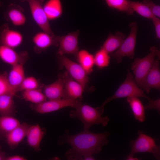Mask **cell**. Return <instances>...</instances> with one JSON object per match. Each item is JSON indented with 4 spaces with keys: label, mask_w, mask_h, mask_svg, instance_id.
Listing matches in <instances>:
<instances>
[{
    "label": "cell",
    "mask_w": 160,
    "mask_h": 160,
    "mask_svg": "<svg viewBox=\"0 0 160 160\" xmlns=\"http://www.w3.org/2000/svg\"><path fill=\"white\" fill-rule=\"evenodd\" d=\"M110 135L107 131L95 133L84 130L75 135H70L66 130L61 136L59 143H67L71 147L65 153L67 159L83 160L86 156L99 153L103 147L108 144Z\"/></svg>",
    "instance_id": "obj_1"
},
{
    "label": "cell",
    "mask_w": 160,
    "mask_h": 160,
    "mask_svg": "<svg viewBox=\"0 0 160 160\" xmlns=\"http://www.w3.org/2000/svg\"><path fill=\"white\" fill-rule=\"evenodd\" d=\"M70 111V117L79 120L82 123L84 130H88L93 125L100 124L103 127L108 124L109 119L108 116L103 117L98 109L80 102Z\"/></svg>",
    "instance_id": "obj_2"
},
{
    "label": "cell",
    "mask_w": 160,
    "mask_h": 160,
    "mask_svg": "<svg viewBox=\"0 0 160 160\" xmlns=\"http://www.w3.org/2000/svg\"><path fill=\"white\" fill-rule=\"evenodd\" d=\"M132 97H143L148 100L149 101L152 100L145 95L143 90L137 85L132 74L128 69L125 80L114 93L111 97L105 99L101 105L97 107L103 113L105 105L109 102L115 99Z\"/></svg>",
    "instance_id": "obj_3"
},
{
    "label": "cell",
    "mask_w": 160,
    "mask_h": 160,
    "mask_svg": "<svg viewBox=\"0 0 160 160\" xmlns=\"http://www.w3.org/2000/svg\"><path fill=\"white\" fill-rule=\"evenodd\" d=\"M150 52L142 58H136L132 64L131 68L137 85L141 88L143 80L151 68L155 57L160 59V51L155 47H151Z\"/></svg>",
    "instance_id": "obj_4"
},
{
    "label": "cell",
    "mask_w": 160,
    "mask_h": 160,
    "mask_svg": "<svg viewBox=\"0 0 160 160\" xmlns=\"http://www.w3.org/2000/svg\"><path fill=\"white\" fill-rule=\"evenodd\" d=\"M137 138L135 140L130 141L131 152L128 156H133L137 153L140 152L150 153L159 160L160 157L159 147L155 143V140L150 136L138 131Z\"/></svg>",
    "instance_id": "obj_5"
},
{
    "label": "cell",
    "mask_w": 160,
    "mask_h": 160,
    "mask_svg": "<svg viewBox=\"0 0 160 160\" xmlns=\"http://www.w3.org/2000/svg\"><path fill=\"white\" fill-rule=\"evenodd\" d=\"M129 26L130 29L129 36L125 39L116 51L111 53V56L119 63L121 62L124 57H127L132 59L134 56L138 25L136 22H132L129 24Z\"/></svg>",
    "instance_id": "obj_6"
},
{
    "label": "cell",
    "mask_w": 160,
    "mask_h": 160,
    "mask_svg": "<svg viewBox=\"0 0 160 160\" xmlns=\"http://www.w3.org/2000/svg\"><path fill=\"white\" fill-rule=\"evenodd\" d=\"M21 1L28 3L33 20L42 31L55 36L43 9L44 0H22Z\"/></svg>",
    "instance_id": "obj_7"
},
{
    "label": "cell",
    "mask_w": 160,
    "mask_h": 160,
    "mask_svg": "<svg viewBox=\"0 0 160 160\" xmlns=\"http://www.w3.org/2000/svg\"><path fill=\"white\" fill-rule=\"evenodd\" d=\"M59 61L69 75L85 89L88 81L87 73L82 67L64 55H58Z\"/></svg>",
    "instance_id": "obj_8"
},
{
    "label": "cell",
    "mask_w": 160,
    "mask_h": 160,
    "mask_svg": "<svg viewBox=\"0 0 160 160\" xmlns=\"http://www.w3.org/2000/svg\"><path fill=\"white\" fill-rule=\"evenodd\" d=\"M60 75L64 84L62 98L80 101L84 89V87L73 79L67 71Z\"/></svg>",
    "instance_id": "obj_9"
},
{
    "label": "cell",
    "mask_w": 160,
    "mask_h": 160,
    "mask_svg": "<svg viewBox=\"0 0 160 160\" xmlns=\"http://www.w3.org/2000/svg\"><path fill=\"white\" fill-rule=\"evenodd\" d=\"M80 101L62 98L45 101L34 105V109L38 113L44 114L54 112L65 107L74 108Z\"/></svg>",
    "instance_id": "obj_10"
},
{
    "label": "cell",
    "mask_w": 160,
    "mask_h": 160,
    "mask_svg": "<svg viewBox=\"0 0 160 160\" xmlns=\"http://www.w3.org/2000/svg\"><path fill=\"white\" fill-rule=\"evenodd\" d=\"M79 31L70 33L65 36H58V55L70 54L76 55L78 52V36Z\"/></svg>",
    "instance_id": "obj_11"
},
{
    "label": "cell",
    "mask_w": 160,
    "mask_h": 160,
    "mask_svg": "<svg viewBox=\"0 0 160 160\" xmlns=\"http://www.w3.org/2000/svg\"><path fill=\"white\" fill-rule=\"evenodd\" d=\"M23 36L19 32L11 29L7 23L0 27V46H4L14 49L22 43Z\"/></svg>",
    "instance_id": "obj_12"
},
{
    "label": "cell",
    "mask_w": 160,
    "mask_h": 160,
    "mask_svg": "<svg viewBox=\"0 0 160 160\" xmlns=\"http://www.w3.org/2000/svg\"><path fill=\"white\" fill-rule=\"evenodd\" d=\"M152 88L159 91L160 89V71L157 59L155 60L151 68L145 76L141 87V89L148 93Z\"/></svg>",
    "instance_id": "obj_13"
},
{
    "label": "cell",
    "mask_w": 160,
    "mask_h": 160,
    "mask_svg": "<svg viewBox=\"0 0 160 160\" xmlns=\"http://www.w3.org/2000/svg\"><path fill=\"white\" fill-rule=\"evenodd\" d=\"M26 51L17 52L13 49L4 46H0V58L4 62L13 65L17 64L23 65L28 58Z\"/></svg>",
    "instance_id": "obj_14"
},
{
    "label": "cell",
    "mask_w": 160,
    "mask_h": 160,
    "mask_svg": "<svg viewBox=\"0 0 160 160\" xmlns=\"http://www.w3.org/2000/svg\"><path fill=\"white\" fill-rule=\"evenodd\" d=\"M32 41L35 45V50L38 53L44 51L52 46H58V36H53L44 31L36 34Z\"/></svg>",
    "instance_id": "obj_15"
},
{
    "label": "cell",
    "mask_w": 160,
    "mask_h": 160,
    "mask_svg": "<svg viewBox=\"0 0 160 160\" xmlns=\"http://www.w3.org/2000/svg\"><path fill=\"white\" fill-rule=\"evenodd\" d=\"M5 19L15 26L23 25L26 23V17L23 13V8L19 5L10 4L4 13Z\"/></svg>",
    "instance_id": "obj_16"
},
{
    "label": "cell",
    "mask_w": 160,
    "mask_h": 160,
    "mask_svg": "<svg viewBox=\"0 0 160 160\" xmlns=\"http://www.w3.org/2000/svg\"><path fill=\"white\" fill-rule=\"evenodd\" d=\"M30 126L26 123H20L7 135L5 138L11 149H15L26 136Z\"/></svg>",
    "instance_id": "obj_17"
},
{
    "label": "cell",
    "mask_w": 160,
    "mask_h": 160,
    "mask_svg": "<svg viewBox=\"0 0 160 160\" xmlns=\"http://www.w3.org/2000/svg\"><path fill=\"white\" fill-rule=\"evenodd\" d=\"M44 134V131L39 124L30 125L26 136L28 145L35 151H39L40 143Z\"/></svg>",
    "instance_id": "obj_18"
},
{
    "label": "cell",
    "mask_w": 160,
    "mask_h": 160,
    "mask_svg": "<svg viewBox=\"0 0 160 160\" xmlns=\"http://www.w3.org/2000/svg\"><path fill=\"white\" fill-rule=\"evenodd\" d=\"M64 89L63 81L60 75L55 81L45 87L44 94L49 100L60 99L62 98Z\"/></svg>",
    "instance_id": "obj_19"
},
{
    "label": "cell",
    "mask_w": 160,
    "mask_h": 160,
    "mask_svg": "<svg viewBox=\"0 0 160 160\" xmlns=\"http://www.w3.org/2000/svg\"><path fill=\"white\" fill-rule=\"evenodd\" d=\"M23 65L17 64L12 65L8 79L10 86L17 92L25 78L23 67Z\"/></svg>",
    "instance_id": "obj_20"
},
{
    "label": "cell",
    "mask_w": 160,
    "mask_h": 160,
    "mask_svg": "<svg viewBox=\"0 0 160 160\" xmlns=\"http://www.w3.org/2000/svg\"><path fill=\"white\" fill-rule=\"evenodd\" d=\"M125 38L126 35L119 31H117L114 35L111 33L100 48L111 53L119 47Z\"/></svg>",
    "instance_id": "obj_21"
},
{
    "label": "cell",
    "mask_w": 160,
    "mask_h": 160,
    "mask_svg": "<svg viewBox=\"0 0 160 160\" xmlns=\"http://www.w3.org/2000/svg\"><path fill=\"white\" fill-rule=\"evenodd\" d=\"M43 8L49 20L57 19L62 13L60 0H48L43 5Z\"/></svg>",
    "instance_id": "obj_22"
},
{
    "label": "cell",
    "mask_w": 160,
    "mask_h": 160,
    "mask_svg": "<svg viewBox=\"0 0 160 160\" xmlns=\"http://www.w3.org/2000/svg\"><path fill=\"white\" fill-rule=\"evenodd\" d=\"M15 95L6 94L0 96V115L12 116L15 106L13 98Z\"/></svg>",
    "instance_id": "obj_23"
},
{
    "label": "cell",
    "mask_w": 160,
    "mask_h": 160,
    "mask_svg": "<svg viewBox=\"0 0 160 160\" xmlns=\"http://www.w3.org/2000/svg\"><path fill=\"white\" fill-rule=\"evenodd\" d=\"M20 123L12 116L0 115V137L5 138L7 135Z\"/></svg>",
    "instance_id": "obj_24"
},
{
    "label": "cell",
    "mask_w": 160,
    "mask_h": 160,
    "mask_svg": "<svg viewBox=\"0 0 160 160\" xmlns=\"http://www.w3.org/2000/svg\"><path fill=\"white\" fill-rule=\"evenodd\" d=\"M135 119L142 122L145 119L144 107L142 102L137 97H132L127 98Z\"/></svg>",
    "instance_id": "obj_25"
},
{
    "label": "cell",
    "mask_w": 160,
    "mask_h": 160,
    "mask_svg": "<svg viewBox=\"0 0 160 160\" xmlns=\"http://www.w3.org/2000/svg\"><path fill=\"white\" fill-rule=\"evenodd\" d=\"M76 55L79 64L87 74L91 73L95 64L94 56L85 49L78 51Z\"/></svg>",
    "instance_id": "obj_26"
},
{
    "label": "cell",
    "mask_w": 160,
    "mask_h": 160,
    "mask_svg": "<svg viewBox=\"0 0 160 160\" xmlns=\"http://www.w3.org/2000/svg\"><path fill=\"white\" fill-rule=\"evenodd\" d=\"M22 95L25 100L36 104L46 100V97L39 89L24 90Z\"/></svg>",
    "instance_id": "obj_27"
},
{
    "label": "cell",
    "mask_w": 160,
    "mask_h": 160,
    "mask_svg": "<svg viewBox=\"0 0 160 160\" xmlns=\"http://www.w3.org/2000/svg\"><path fill=\"white\" fill-rule=\"evenodd\" d=\"M108 6L118 11L132 15L134 11L129 5L128 0H105Z\"/></svg>",
    "instance_id": "obj_28"
},
{
    "label": "cell",
    "mask_w": 160,
    "mask_h": 160,
    "mask_svg": "<svg viewBox=\"0 0 160 160\" xmlns=\"http://www.w3.org/2000/svg\"><path fill=\"white\" fill-rule=\"evenodd\" d=\"M130 6L134 11L141 16L152 19L154 16L148 7L143 2L134 1L128 0Z\"/></svg>",
    "instance_id": "obj_29"
},
{
    "label": "cell",
    "mask_w": 160,
    "mask_h": 160,
    "mask_svg": "<svg viewBox=\"0 0 160 160\" xmlns=\"http://www.w3.org/2000/svg\"><path fill=\"white\" fill-rule=\"evenodd\" d=\"M94 56V64L98 68H103L109 65L110 57L109 53L104 49L100 48Z\"/></svg>",
    "instance_id": "obj_30"
},
{
    "label": "cell",
    "mask_w": 160,
    "mask_h": 160,
    "mask_svg": "<svg viewBox=\"0 0 160 160\" xmlns=\"http://www.w3.org/2000/svg\"><path fill=\"white\" fill-rule=\"evenodd\" d=\"M16 92L9 84L7 73H0V96L6 94L15 95Z\"/></svg>",
    "instance_id": "obj_31"
},
{
    "label": "cell",
    "mask_w": 160,
    "mask_h": 160,
    "mask_svg": "<svg viewBox=\"0 0 160 160\" xmlns=\"http://www.w3.org/2000/svg\"><path fill=\"white\" fill-rule=\"evenodd\" d=\"M39 83L34 77L30 76L25 78L18 89V91L38 89Z\"/></svg>",
    "instance_id": "obj_32"
},
{
    "label": "cell",
    "mask_w": 160,
    "mask_h": 160,
    "mask_svg": "<svg viewBox=\"0 0 160 160\" xmlns=\"http://www.w3.org/2000/svg\"><path fill=\"white\" fill-rule=\"evenodd\" d=\"M149 8L155 16L160 17V6L154 3L151 0H144L142 2Z\"/></svg>",
    "instance_id": "obj_33"
},
{
    "label": "cell",
    "mask_w": 160,
    "mask_h": 160,
    "mask_svg": "<svg viewBox=\"0 0 160 160\" xmlns=\"http://www.w3.org/2000/svg\"><path fill=\"white\" fill-rule=\"evenodd\" d=\"M148 103L144 106L145 110L155 109L160 112V99L149 101Z\"/></svg>",
    "instance_id": "obj_34"
},
{
    "label": "cell",
    "mask_w": 160,
    "mask_h": 160,
    "mask_svg": "<svg viewBox=\"0 0 160 160\" xmlns=\"http://www.w3.org/2000/svg\"><path fill=\"white\" fill-rule=\"evenodd\" d=\"M151 19L155 27L156 38L160 39V20L159 18L155 16Z\"/></svg>",
    "instance_id": "obj_35"
},
{
    "label": "cell",
    "mask_w": 160,
    "mask_h": 160,
    "mask_svg": "<svg viewBox=\"0 0 160 160\" xmlns=\"http://www.w3.org/2000/svg\"><path fill=\"white\" fill-rule=\"evenodd\" d=\"M26 159L24 157L17 155L7 156L6 160H25Z\"/></svg>",
    "instance_id": "obj_36"
},
{
    "label": "cell",
    "mask_w": 160,
    "mask_h": 160,
    "mask_svg": "<svg viewBox=\"0 0 160 160\" xmlns=\"http://www.w3.org/2000/svg\"><path fill=\"white\" fill-rule=\"evenodd\" d=\"M6 157L4 153L1 150L0 148V160H6Z\"/></svg>",
    "instance_id": "obj_37"
},
{
    "label": "cell",
    "mask_w": 160,
    "mask_h": 160,
    "mask_svg": "<svg viewBox=\"0 0 160 160\" xmlns=\"http://www.w3.org/2000/svg\"><path fill=\"white\" fill-rule=\"evenodd\" d=\"M95 159L92 155H88L85 156L83 159V160H95Z\"/></svg>",
    "instance_id": "obj_38"
},
{
    "label": "cell",
    "mask_w": 160,
    "mask_h": 160,
    "mask_svg": "<svg viewBox=\"0 0 160 160\" xmlns=\"http://www.w3.org/2000/svg\"><path fill=\"white\" fill-rule=\"evenodd\" d=\"M126 160H138V159L135 157H134L133 156H128L126 158Z\"/></svg>",
    "instance_id": "obj_39"
},
{
    "label": "cell",
    "mask_w": 160,
    "mask_h": 160,
    "mask_svg": "<svg viewBox=\"0 0 160 160\" xmlns=\"http://www.w3.org/2000/svg\"><path fill=\"white\" fill-rule=\"evenodd\" d=\"M2 5H3L1 1H0V7L2 6Z\"/></svg>",
    "instance_id": "obj_40"
},
{
    "label": "cell",
    "mask_w": 160,
    "mask_h": 160,
    "mask_svg": "<svg viewBox=\"0 0 160 160\" xmlns=\"http://www.w3.org/2000/svg\"><path fill=\"white\" fill-rule=\"evenodd\" d=\"M21 0H20V1H21Z\"/></svg>",
    "instance_id": "obj_41"
}]
</instances>
